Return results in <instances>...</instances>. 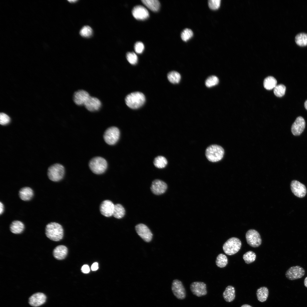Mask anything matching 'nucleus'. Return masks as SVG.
<instances>
[{"instance_id": "e433bc0d", "label": "nucleus", "mask_w": 307, "mask_h": 307, "mask_svg": "<svg viewBox=\"0 0 307 307\" xmlns=\"http://www.w3.org/2000/svg\"><path fill=\"white\" fill-rule=\"evenodd\" d=\"M193 36V33L192 30L186 28L182 32L181 37L183 41L186 42L191 38Z\"/></svg>"}, {"instance_id": "ea45409f", "label": "nucleus", "mask_w": 307, "mask_h": 307, "mask_svg": "<svg viewBox=\"0 0 307 307\" xmlns=\"http://www.w3.org/2000/svg\"><path fill=\"white\" fill-rule=\"evenodd\" d=\"M10 121V118L8 116L3 113H0V123L1 125H6L8 124Z\"/></svg>"}, {"instance_id": "f3484780", "label": "nucleus", "mask_w": 307, "mask_h": 307, "mask_svg": "<svg viewBox=\"0 0 307 307\" xmlns=\"http://www.w3.org/2000/svg\"><path fill=\"white\" fill-rule=\"evenodd\" d=\"M115 205L110 200H106L102 202L100 206L101 213L105 216L109 217L113 215Z\"/></svg>"}, {"instance_id": "39448f33", "label": "nucleus", "mask_w": 307, "mask_h": 307, "mask_svg": "<svg viewBox=\"0 0 307 307\" xmlns=\"http://www.w3.org/2000/svg\"><path fill=\"white\" fill-rule=\"evenodd\" d=\"M241 245V242L239 238L232 237L228 239L223 244V250L226 254L229 255H233L239 250Z\"/></svg>"}, {"instance_id": "bb28decb", "label": "nucleus", "mask_w": 307, "mask_h": 307, "mask_svg": "<svg viewBox=\"0 0 307 307\" xmlns=\"http://www.w3.org/2000/svg\"><path fill=\"white\" fill-rule=\"evenodd\" d=\"M277 81L273 77L269 76L265 78L264 81V88L268 90L274 88L277 85Z\"/></svg>"}, {"instance_id": "f704fd0d", "label": "nucleus", "mask_w": 307, "mask_h": 307, "mask_svg": "<svg viewBox=\"0 0 307 307\" xmlns=\"http://www.w3.org/2000/svg\"><path fill=\"white\" fill-rule=\"evenodd\" d=\"M219 82L218 78L215 76L208 77L205 81V85L208 87H211L217 85Z\"/></svg>"}, {"instance_id": "7c9ffc66", "label": "nucleus", "mask_w": 307, "mask_h": 307, "mask_svg": "<svg viewBox=\"0 0 307 307\" xmlns=\"http://www.w3.org/2000/svg\"><path fill=\"white\" fill-rule=\"evenodd\" d=\"M167 77L169 81L174 84L179 83L181 78L180 74L175 71H172L169 72Z\"/></svg>"}, {"instance_id": "6ab92c4d", "label": "nucleus", "mask_w": 307, "mask_h": 307, "mask_svg": "<svg viewBox=\"0 0 307 307\" xmlns=\"http://www.w3.org/2000/svg\"><path fill=\"white\" fill-rule=\"evenodd\" d=\"M88 111L93 112L98 110L101 106V103L97 98L90 96L84 105Z\"/></svg>"}, {"instance_id": "2eb2a0df", "label": "nucleus", "mask_w": 307, "mask_h": 307, "mask_svg": "<svg viewBox=\"0 0 307 307\" xmlns=\"http://www.w3.org/2000/svg\"><path fill=\"white\" fill-rule=\"evenodd\" d=\"M90 96L89 94L86 91L80 90L74 92L73 99L76 104L78 105H84Z\"/></svg>"}, {"instance_id": "f257e3e1", "label": "nucleus", "mask_w": 307, "mask_h": 307, "mask_svg": "<svg viewBox=\"0 0 307 307\" xmlns=\"http://www.w3.org/2000/svg\"><path fill=\"white\" fill-rule=\"evenodd\" d=\"M45 234L46 236L51 240L59 241L63 237V229L59 224L55 222H50L46 226Z\"/></svg>"}, {"instance_id": "c756f323", "label": "nucleus", "mask_w": 307, "mask_h": 307, "mask_svg": "<svg viewBox=\"0 0 307 307\" xmlns=\"http://www.w3.org/2000/svg\"><path fill=\"white\" fill-rule=\"evenodd\" d=\"M228 261V259L226 256L223 254H220L217 257L216 263L218 267L223 268L227 265Z\"/></svg>"}, {"instance_id": "b1692460", "label": "nucleus", "mask_w": 307, "mask_h": 307, "mask_svg": "<svg viewBox=\"0 0 307 307\" xmlns=\"http://www.w3.org/2000/svg\"><path fill=\"white\" fill-rule=\"evenodd\" d=\"M24 229V224L21 221L15 220L13 221L10 226L11 231L14 234H19L22 233Z\"/></svg>"}, {"instance_id": "dca6fc26", "label": "nucleus", "mask_w": 307, "mask_h": 307, "mask_svg": "<svg viewBox=\"0 0 307 307\" xmlns=\"http://www.w3.org/2000/svg\"><path fill=\"white\" fill-rule=\"evenodd\" d=\"M167 188V184L164 181L159 179L154 180L152 182L150 188L152 192L156 195L164 193Z\"/></svg>"}, {"instance_id": "9b49d317", "label": "nucleus", "mask_w": 307, "mask_h": 307, "mask_svg": "<svg viewBox=\"0 0 307 307\" xmlns=\"http://www.w3.org/2000/svg\"><path fill=\"white\" fill-rule=\"evenodd\" d=\"M135 229L138 235L145 242H149L151 240L153 234L146 225L139 224L135 226Z\"/></svg>"}, {"instance_id": "7ed1b4c3", "label": "nucleus", "mask_w": 307, "mask_h": 307, "mask_svg": "<svg viewBox=\"0 0 307 307\" xmlns=\"http://www.w3.org/2000/svg\"><path fill=\"white\" fill-rule=\"evenodd\" d=\"M224 151L221 146L215 144L208 147L206 151V156L210 161L215 162L220 160L223 157Z\"/></svg>"}, {"instance_id": "37998d69", "label": "nucleus", "mask_w": 307, "mask_h": 307, "mask_svg": "<svg viewBox=\"0 0 307 307\" xmlns=\"http://www.w3.org/2000/svg\"><path fill=\"white\" fill-rule=\"evenodd\" d=\"M98 263L97 262L94 263L92 265L91 269L92 271H95L98 268Z\"/></svg>"}, {"instance_id": "9d476101", "label": "nucleus", "mask_w": 307, "mask_h": 307, "mask_svg": "<svg viewBox=\"0 0 307 307\" xmlns=\"http://www.w3.org/2000/svg\"><path fill=\"white\" fill-rule=\"evenodd\" d=\"M305 273V271L303 268L296 265L289 268L285 273V275L289 280H293L301 278Z\"/></svg>"}, {"instance_id": "4c0bfd02", "label": "nucleus", "mask_w": 307, "mask_h": 307, "mask_svg": "<svg viewBox=\"0 0 307 307\" xmlns=\"http://www.w3.org/2000/svg\"><path fill=\"white\" fill-rule=\"evenodd\" d=\"M127 61L131 64H136L138 62V57L136 54L133 52H128L126 54Z\"/></svg>"}, {"instance_id": "1a4fd4ad", "label": "nucleus", "mask_w": 307, "mask_h": 307, "mask_svg": "<svg viewBox=\"0 0 307 307\" xmlns=\"http://www.w3.org/2000/svg\"><path fill=\"white\" fill-rule=\"evenodd\" d=\"M171 288L173 294L179 300H183L185 298L186 291L181 281L177 279L173 280Z\"/></svg>"}, {"instance_id": "c9c22d12", "label": "nucleus", "mask_w": 307, "mask_h": 307, "mask_svg": "<svg viewBox=\"0 0 307 307\" xmlns=\"http://www.w3.org/2000/svg\"><path fill=\"white\" fill-rule=\"evenodd\" d=\"M92 29L90 26H85L81 29L80 34L82 37L88 38L92 36Z\"/></svg>"}, {"instance_id": "c85d7f7f", "label": "nucleus", "mask_w": 307, "mask_h": 307, "mask_svg": "<svg viewBox=\"0 0 307 307\" xmlns=\"http://www.w3.org/2000/svg\"><path fill=\"white\" fill-rule=\"evenodd\" d=\"M296 43L300 46L307 45V34L300 33L297 34L295 37Z\"/></svg>"}, {"instance_id": "a211bd4d", "label": "nucleus", "mask_w": 307, "mask_h": 307, "mask_svg": "<svg viewBox=\"0 0 307 307\" xmlns=\"http://www.w3.org/2000/svg\"><path fill=\"white\" fill-rule=\"evenodd\" d=\"M132 13L134 17L138 20H145L149 16L148 11L144 7L140 5L135 6L132 10Z\"/></svg>"}, {"instance_id": "393cba45", "label": "nucleus", "mask_w": 307, "mask_h": 307, "mask_svg": "<svg viewBox=\"0 0 307 307\" xmlns=\"http://www.w3.org/2000/svg\"><path fill=\"white\" fill-rule=\"evenodd\" d=\"M269 290L265 287H262L257 290L256 295L258 300L261 302L266 301L268 296Z\"/></svg>"}, {"instance_id": "a18cd8bd", "label": "nucleus", "mask_w": 307, "mask_h": 307, "mask_svg": "<svg viewBox=\"0 0 307 307\" xmlns=\"http://www.w3.org/2000/svg\"><path fill=\"white\" fill-rule=\"evenodd\" d=\"M304 284L305 287L307 288V277L304 279Z\"/></svg>"}, {"instance_id": "49530a36", "label": "nucleus", "mask_w": 307, "mask_h": 307, "mask_svg": "<svg viewBox=\"0 0 307 307\" xmlns=\"http://www.w3.org/2000/svg\"><path fill=\"white\" fill-rule=\"evenodd\" d=\"M240 307H252L251 306L247 304H244L242 305Z\"/></svg>"}, {"instance_id": "09e8293b", "label": "nucleus", "mask_w": 307, "mask_h": 307, "mask_svg": "<svg viewBox=\"0 0 307 307\" xmlns=\"http://www.w3.org/2000/svg\"><path fill=\"white\" fill-rule=\"evenodd\" d=\"M68 1H69V2H70V3H74V2H76L77 1L76 0H68Z\"/></svg>"}, {"instance_id": "a19ab883", "label": "nucleus", "mask_w": 307, "mask_h": 307, "mask_svg": "<svg viewBox=\"0 0 307 307\" xmlns=\"http://www.w3.org/2000/svg\"><path fill=\"white\" fill-rule=\"evenodd\" d=\"M134 49L135 52L139 54L142 53L144 49V44L141 42H136L134 45Z\"/></svg>"}, {"instance_id": "a878e982", "label": "nucleus", "mask_w": 307, "mask_h": 307, "mask_svg": "<svg viewBox=\"0 0 307 307\" xmlns=\"http://www.w3.org/2000/svg\"><path fill=\"white\" fill-rule=\"evenodd\" d=\"M142 3L149 9L153 11H157L159 9L160 3L157 0H142Z\"/></svg>"}, {"instance_id": "473e14b6", "label": "nucleus", "mask_w": 307, "mask_h": 307, "mask_svg": "<svg viewBox=\"0 0 307 307\" xmlns=\"http://www.w3.org/2000/svg\"><path fill=\"white\" fill-rule=\"evenodd\" d=\"M256 258V255L255 253L251 251L246 252L243 256V258L245 263L248 264L254 262Z\"/></svg>"}, {"instance_id": "0eeeda50", "label": "nucleus", "mask_w": 307, "mask_h": 307, "mask_svg": "<svg viewBox=\"0 0 307 307\" xmlns=\"http://www.w3.org/2000/svg\"><path fill=\"white\" fill-rule=\"evenodd\" d=\"M120 132L119 129L115 126L108 128L103 134V138L106 143L110 145L115 144L118 141Z\"/></svg>"}, {"instance_id": "f03ea898", "label": "nucleus", "mask_w": 307, "mask_h": 307, "mask_svg": "<svg viewBox=\"0 0 307 307\" xmlns=\"http://www.w3.org/2000/svg\"><path fill=\"white\" fill-rule=\"evenodd\" d=\"M145 97L142 93L137 92L128 95L125 98L126 105L132 109H136L141 107L145 101Z\"/></svg>"}, {"instance_id": "c03bdc74", "label": "nucleus", "mask_w": 307, "mask_h": 307, "mask_svg": "<svg viewBox=\"0 0 307 307\" xmlns=\"http://www.w3.org/2000/svg\"><path fill=\"white\" fill-rule=\"evenodd\" d=\"M4 210V206L3 204L1 202H0V214L1 215L3 212Z\"/></svg>"}, {"instance_id": "5701e85b", "label": "nucleus", "mask_w": 307, "mask_h": 307, "mask_svg": "<svg viewBox=\"0 0 307 307\" xmlns=\"http://www.w3.org/2000/svg\"><path fill=\"white\" fill-rule=\"evenodd\" d=\"M223 296L226 302H232L235 297V288L231 285L227 286L223 293Z\"/></svg>"}, {"instance_id": "f8f14e48", "label": "nucleus", "mask_w": 307, "mask_h": 307, "mask_svg": "<svg viewBox=\"0 0 307 307\" xmlns=\"http://www.w3.org/2000/svg\"><path fill=\"white\" fill-rule=\"evenodd\" d=\"M190 289L194 295L199 297L205 296L207 293L206 285L202 282L192 283L190 285Z\"/></svg>"}, {"instance_id": "de8ad7c7", "label": "nucleus", "mask_w": 307, "mask_h": 307, "mask_svg": "<svg viewBox=\"0 0 307 307\" xmlns=\"http://www.w3.org/2000/svg\"><path fill=\"white\" fill-rule=\"evenodd\" d=\"M304 106L305 109L307 110V100L304 102Z\"/></svg>"}, {"instance_id": "4468645a", "label": "nucleus", "mask_w": 307, "mask_h": 307, "mask_svg": "<svg viewBox=\"0 0 307 307\" xmlns=\"http://www.w3.org/2000/svg\"><path fill=\"white\" fill-rule=\"evenodd\" d=\"M305 126V122L304 119L301 116L298 117L292 124L291 131L294 136L300 135L303 131Z\"/></svg>"}, {"instance_id": "72a5a7b5", "label": "nucleus", "mask_w": 307, "mask_h": 307, "mask_svg": "<svg viewBox=\"0 0 307 307\" xmlns=\"http://www.w3.org/2000/svg\"><path fill=\"white\" fill-rule=\"evenodd\" d=\"M286 88L283 84L277 85L274 89L273 92L277 97H281L283 96L285 93Z\"/></svg>"}, {"instance_id": "20e7f679", "label": "nucleus", "mask_w": 307, "mask_h": 307, "mask_svg": "<svg viewBox=\"0 0 307 307\" xmlns=\"http://www.w3.org/2000/svg\"><path fill=\"white\" fill-rule=\"evenodd\" d=\"M89 168L91 171L96 174H101L106 170L107 162L106 160L101 157H96L91 159L89 163Z\"/></svg>"}, {"instance_id": "423d86ee", "label": "nucleus", "mask_w": 307, "mask_h": 307, "mask_svg": "<svg viewBox=\"0 0 307 307\" xmlns=\"http://www.w3.org/2000/svg\"><path fill=\"white\" fill-rule=\"evenodd\" d=\"M65 174L63 166L59 163H56L49 167L47 170L49 179L54 182L60 181L63 178Z\"/></svg>"}, {"instance_id": "2f4dec72", "label": "nucleus", "mask_w": 307, "mask_h": 307, "mask_svg": "<svg viewBox=\"0 0 307 307\" xmlns=\"http://www.w3.org/2000/svg\"><path fill=\"white\" fill-rule=\"evenodd\" d=\"M155 166L158 168H163L167 165V162L166 159L162 156H158L156 157L154 162Z\"/></svg>"}, {"instance_id": "58836bf2", "label": "nucleus", "mask_w": 307, "mask_h": 307, "mask_svg": "<svg viewBox=\"0 0 307 307\" xmlns=\"http://www.w3.org/2000/svg\"><path fill=\"white\" fill-rule=\"evenodd\" d=\"M220 0H209L208 1V4L210 9L213 10H216L219 7L220 3Z\"/></svg>"}, {"instance_id": "412c9836", "label": "nucleus", "mask_w": 307, "mask_h": 307, "mask_svg": "<svg viewBox=\"0 0 307 307\" xmlns=\"http://www.w3.org/2000/svg\"><path fill=\"white\" fill-rule=\"evenodd\" d=\"M68 253V249L65 246L60 245L57 246L53 249V254L54 257L58 260L65 259Z\"/></svg>"}, {"instance_id": "6e6552de", "label": "nucleus", "mask_w": 307, "mask_h": 307, "mask_svg": "<svg viewBox=\"0 0 307 307\" xmlns=\"http://www.w3.org/2000/svg\"><path fill=\"white\" fill-rule=\"evenodd\" d=\"M245 237L247 243L252 247H258L262 243V240L260 234L254 229L248 230L246 234Z\"/></svg>"}, {"instance_id": "aec40b11", "label": "nucleus", "mask_w": 307, "mask_h": 307, "mask_svg": "<svg viewBox=\"0 0 307 307\" xmlns=\"http://www.w3.org/2000/svg\"><path fill=\"white\" fill-rule=\"evenodd\" d=\"M46 297L43 293H38L31 296L29 298L30 304L34 307H38L44 304L45 302Z\"/></svg>"}, {"instance_id": "ddd939ff", "label": "nucleus", "mask_w": 307, "mask_h": 307, "mask_svg": "<svg viewBox=\"0 0 307 307\" xmlns=\"http://www.w3.org/2000/svg\"><path fill=\"white\" fill-rule=\"evenodd\" d=\"M291 188L293 193L298 198H303L306 194L307 190L305 186L296 180H294L291 181Z\"/></svg>"}, {"instance_id": "cd10ccee", "label": "nucleus", "mask_w": 307, "mask_h": 307, "mask_svg": "<svg viewBox=\"0 0 307 307\" xmlns=\"http://www.w3.org/2000/svg\"><path fill=\"white\" fill-rule=\"evenodd\" d=\"M125 208L121 204H117L115 205L113 215L116 218L121 219L125 215Z\"/></svg>"}, {"instance_id": "79ce46f5", "label": "nucleus", "mask_w": 307, "mask_h": 307, "mask_svg": "<svg viewBox=\"0 0 307 307\" xmlns=\"http://www.w3.org/2000/svg\"><path fill=\"white\" fill-rule=\"evenodd\" d=\"M82 271L84 273H87L90 271L89 267L87 265H84L82 267Z\"/></svg>"}, {"instance_id": "4be33fe9", "label": "nucleus", "mask_w": 307, "mask_h": 307, "mask_svg": "<svg viewBox=\"0 0 307 307\" xmlns=\"http://www.w3.org/2000/svg\"><path fill=\"white\" fill-rule=\"evenodd\" d=\"M20 198L22 200L27 201L30 200L34 195L32 189L28 187H24L21 188L19 191Z\"/></svg>"}]
</instances>
